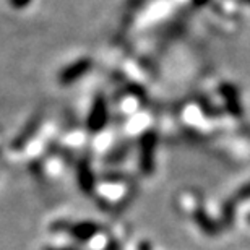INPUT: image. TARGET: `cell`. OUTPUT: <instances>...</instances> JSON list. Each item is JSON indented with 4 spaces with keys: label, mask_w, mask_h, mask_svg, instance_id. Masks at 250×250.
Listing matches in <instances>:
<instances>
[{
    "label": "cell",
    "mask_w": 250,
    "mask_h": 250,
    "mask_svg": "<svg viewBox=\"0 0 250 250\" xmlns=\"http://www.w3.org/2000/svg\"><path fill=\"white\" fill-rule=\"evenodd\" d=\"M10 5H12L13 8L17 10H21V8H26L29 3H31V0H8Z\"/></svg>",
    "instance_id": "9c48e42d"
},
{
    "label": "cell",
    "mask_w": 250,
    "mask_h": 250,
    "mask_svg": "<svg viewBox=\"0 0 250 250\" xmlns=\"http://www.w3.org/2000/svg\"><path fill=\"white\" fill-rule=\"evenodd\" d=\"M72 236L77 239V241H89L93 239L96 234L99 232V226L96 223H91V221H84V223H78L70 229Z\"/></svg>",
    "instance_id": "8992f818"
},
{
    "label": "cell",
    "mask_w": 250,
    "mask_h": 250,
    "mask_svg": "<svg viewBox=\"0 0 250 250\" xmlns=\"http://www.w3.org/2000/svg\"><path fill=\"white\" fill-rule=\"evenodd\" d=\"M247 198H250V184H247V186H244L239 190L236 197V200H247Z\"/></svg>",
    "instance_id": "30bf717a"
},
{
    "label": "cell",
    "mask_w": 250,
    "mask_h": 250,
    "mask_svg": "<svg viewBox=\"0 0 250 250\" xmlns=\"http://www.w3.org/2000/svg\"><path fill=\"white\" fill-rule=\"evenodd\" d=\"M78 186L82 187L84 193H91L96 186V179H94L93 169L89 167L88 161H82L78 164Z\"/></svg>",
    "instance_id": "5b68a950"
},
{
    "label": "cell",
    "mask_w": 250,
    "mask_h": 250,
    "mask_svg": "<svg viewBox=\"0 0 250 250\" xmlns=\"http://www.w3.org/2000/svg\"><path fill=\"white\" fill-rule=\"evenodd\" d=\"M156 145H158V137L153 130H149L142 137L140 140V158H138V164H140V171H142L145 176H151L154 172V154H156Z\"/></svg>",
    "instance_id": "6da1fadb"
},
{
    "label": "cell",
    "mask_w": 250,
    "mask_h": 250,
    "mask_svg": "<svg viewBox=\"0 0 250 250\" xmlns=\"http://www.w3.org/2000/svg\"><path fill=\"white\" fill-rule=\"evenodd\" d=\"M47 250H75V249H47Z\"/></svg>",
    "instance_id": "7c38bea8"
},
{
    "label": "cell",
    "mask_w": 250,
    "mask_h": 250,
    "mask_svg": "<svg viewBox=\"0 0 250 250\" xmlns=\"http://www.w3.org/2000/svg\"><path fill=\"white\" fill-rule=\"evenodd\" d=\"M195 219H197V224L200 228H202V231H205L207 234H211V236H214V234L218 232V226L216 223H213L211 219L208 218V214L205 211H198L195 213Z\"/></svg>",
    "instance_id": "ba28073f"
},
{
    "label": "cell",
    "mask_w": 250,
    "mask_h": 250,
    "mask_svg": "<svg viewBox=\"0 0 250 250\" xmlns=\"http://www.w3.org/2000/svg\"><path fill=\"white\" fill-rule=\"evenodd\" d=\"M207 2H208V0H193V3H195V5H205Z\"/></svg>",
    "instance_id": "8fae6325"
},
{
    "label": "cell",
    "mask_w": 250,
    "mask_h": 250,
    "mask_svg": "<svg viewBox=\"0 0 250 250\" xmlns=\"http://www.w3.org/2000/svg\"><path fill=\"white\" fill-rule=\"evenodd\" d=\"M39 117H34L31 122H29V125H26L23 130H21V133L18 135L17 138L13 140V143H12V148H15V149H21L24 145H26L29 140L33 138V135L36 133V130H38V127H39Z\"/></svg>",
    "instance_id": "52a82bcc"
},
{
    "label": "cell",
    "mask_w": 250,
    "mask_h": 250,
    "mask_svg": "<svg viewBox=\"0 0 250 250\" xmlns=\"http://www.w3.org/2000/svg\"><path fill=\"white\" fill-rule=\"evenodd\" d=\"M89 68H91V61L89 59H80V61H75L73 63H70L68 67H65L61 75H59V82L63 86H68V84L77 83L80 78L84 77Z\"/></svg>",
    "instance_id": "3957f363"
},
{
    "label": "cell",
    "mask_w": 250,
    "mask_h": 250,
    "mask_svg": "<svg viewBox=\"0 0 250 250\" xmlns=\"http://www.w3.org/2000/svg\"><path fill=\"white\" fill-rule=\"evenodd\" d=\"M107 121H109V107L106 99L103 96H96L86 121L88 130L91 133H99L107 125Z\"/></svg>",
    "instance_id": "7a4b0ae2"
},
{
    "label": "cell",
    "mask_w": 250,
    "mask_h": 250,
    "mask_svg": "<svg viewBox=\"0 0 250 250\" xmlns=\"http://www.w3.org/2000/svg\"><path fill=\"white\" fill-rule=\"evenodd\" d=\"M219 91H221V96L224 98V103H226L228 112H231L232 116H241L242 109H241V101H239L237 88H234L232 84L226 83L219 88Z\"/></svg>",
    "instance_id": "277c9868"
},
{
    "label": "cell",
    "mask_w": 250,
    "mask_h": 250,
    "mask_svg": "<svg viewBox=\"0 0 250 250\" xmlns=\"http://www.w3.org/2000/svg\"><path fill=\"white\" fill-rule=\"evenodd\" d=\"M247 221L250 223V214H249V216H247Z\"/></svg>",
    "instance_id": "4fadbf2b"
}]
</instances>
